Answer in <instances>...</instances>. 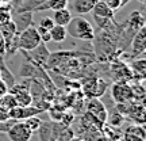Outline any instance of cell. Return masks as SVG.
<instances>
[{
    "label": "cell",
    "instance_id": "cell-1",
    "mask_svg": "<svg viewBox=\"0 0 146 141\" xmlns=\"http://www.w3.org/2000/svg\"><path fill=\"white\" fill-rule=\"evenodd\" d=\"M66 33L74 39H80L84 42H92L95 38V29L92 23L83 16H74L66 26Z\"/></svg>",
    "mask_w": 146,
    "mask_h": 141
},
{
    "label": "cell",
    "instance_id": "cell-2",
    "mask_svg": "<svg viewBox=\"0 0 146 141\" xmlns=\"http://www.w3.org/2000/svg\"><path fill=\"white\" fill-rule=\"evenodd\" d=\"M18 42H19V50H33L41 43V37L36 31V27L30 26L26 30L18 33Z\"/></svg>",
    "mask_w": 146,
    "mask_h": 141
},
{
    "label": "cell",
    "instance_id": "cell-3",
    "mask_svg": "<svg viewBox=\"0 0 146 141\" xmlns=\"http://www.w3.org/2000/svg\"><path fill=\"white\" fill-rule=\"evenodd\" d=\"M21 52L27 61H31V63L39 65V67H46L47 60L50 57V52H49V49H47L46 43H43V42H41V43L36 47H34L33 50H29V52L21 50Z\"/></svg>",
    "mask_w": 146,
    "mask_h": 141
},
{
    "label": "cell",
    "instance_id": "cell-4",
    "mask_svg": "<svg viewBox=\"0 0 146 141\" xmlns=\"http://www.w3.org/2000/svg\"><path fill=\"white\" fill-rule=\"evenodd\" d=\"M33 134L34 133L25 124V121H16L10 128V130L7 132V136H8L10 141H30Z\"/></svg>",
    "mask_w": 146,
    "mask_h": 141
},
{
    "label": "cell",
    "instance_id": "cell-5",
    "mask_svg": "<svg viewBox=\"0 0 146 141\" xmlns=\"http://www.w3.org/2000/svg\"><path fill=\"white\" fill-rule=\"evenodd\" d=\"M111 92H112V99L116 103H127L133 100L131 87L127 82H116L115 84H112Z\"/></svg>",
    "mask_w": 146,
    "mask_h": 141
},
{
    "label": "cell",
    "instance_id": "cell-6",
    "mask_svg": "<svg viewBox=\"0 0 146 141\" xmlns=\"http://www.w3.org/2000/svg\"><path fill=\"white\" fill-rule=\"evenodd\" d=\"M145 49H146V29L142 27L139 29L138 31L135 33V35L131 39V43H130V57H139L145 53Z\"/></svg>",
    "mask_w": 146,
    "mask_h": 141
},
{
    "label": "cell",
    "instance_id": "cell-7",
    "mask_svg": "<svg viewBox=\"0 0 146 141\" xmlns=\"http://www.w3.org/2000/svg\"><path fill=\"white\" fill-rule=\"evenodd\" d=\"M87 113H89L92 117H95L100 124H104L107 121V115H108V111L104 107L103 102L98 99V98H91V100L87 105Z\"/></svg>",
    "mask_w": 146,
    "mask_h": 141
},
{
    "label": "cell",
    "instance_id": "cell-8",
    "mask_svg": "<svg viewBox=\"0 0 146 141\" xmlns=\"http://www.w3.org/2000/svg\"><path fill=\"white\" fill-rule=\"evenodd\" d=\"M11 21L15 23L16 31L21 33L26 30L27 27L34 26V12L27 11V12H14L11 15Z\"/></svg>",
    "mask_w": 146,
    "mask_h": 141
},
{
    "label": "cell",
    "instance_id": "cell-9",
    "mask_svg": "<svg viewBox=\"0 0 146 141\" xmlns=\"http://www.w3.org/2000/svg\"><path fill=\"white\" fill-rule=\"evenodd\" d=\"M126 115H127L131 121H134L135 124H138V125H143V124H145V109H143V105H142V103L129 102Z\"/></svg>",
    "mask_w": 146,
    "mask_h": 141
},
{
    "label": "cell",
    "instance_id": "cell-10",
    "mask_svg": "<svg viewBox=\"0 0 146 141\" xmlns=\"http://www.w3.org/2000/svg\"><path fill=\"white\" fill-rule=\"evenodd\" d=\"M122 141H145V129L143 125H130L122 134Z\"/></svg>",
    "mask_w": 146,
    "mask_h": 141
},
{
    "label": "cell",
    "instance_id": "cell-11",
    "mask_svg": "<svg viewBox=\"0 0 146 141\" xmlns=\"http://www.w3.org/2000/svg\"><path fill=\"white\" fill-rule=\"evenodd\" d=\"M91 86L92 87H84V92L88 98H99L102 95H104L106 90H107V84L99 79L91 80Z\"/></svg>",
    "mask_w": 146,
    "mask_h": 141
},
{
    "label": "cell",
    "instance_id": "cell-12",
    "mask_svg": "<svg viewBox=\"0 0 146 141\" xmlns=\"http://www.w3.org/2000/svg\"><path fill=\"white\" fill-rule=\"evenodd\" d=\"M0 79L7 84L8 90L16 84V76L10 71V68L5 65V58L4 56H0Z\"/></svg>",
    "mask_w": 146,
    "mask_h": 141
},
{
    "label": "cell",
    "instance_id": "cell-13",
    "mask_svg": "<svg viewBox=\"0 0 146 141\" xmlns=\"http://www.w3.org/2000/svg\"><path fill=\"white\" fill-rule=\"evenodd\" d=\"M99 0H73L72 3V10L77 14V15H85L89 14L94 5L98 3Z\"/></svg>",
    "mask_w": 146,
    "mask_h": 141
},
{
    "label": "cell",
    "instance_id": "cell-14",
    "mask_svg": "<svg viewBox=\"0 0 146 141\" xmlns=\"http://www.w3.org/2000/svg\"><path fill=\"white\" fill-rule=\"evenodd\" d=\"M69 0H46L35 8L34 12H42V11H57L61 8H66Z\"/></svg>",
    "mask_w": 146,
    "mask_h": 141
},
{
    "label": "cell",
    "instance_id": "cell-15",
    "mask_svg": "<svg viewBox=\"0 0 146 141\" xmlns=\"http://www.w3.org/2000/svg\"><path fill=\"white\" fill-rule=\"evenodd\" d=\"M54 25H58V26H64L66 27L68 23L72 19V11L66 8H61V10L53 11V16H52Z\"/></svg>",
    "mask_w": 146,
    "mask_h": 141
},
{
    "label": "cell",
    "instance_id": "cell-16",
    "mask_svg": "<svg viewBox=\"0 0 146 141\" xmlns=\"http://www.w3.org/2000/svg\"><path fill=\"white\" fill-rule=\"evenodd\" d=\"M92 15L102 16V18H110V19H115V11H112L108 5L106 4L103 0H99L92 8Z\"/></svg>",
    "mask_w": 146,
    "mask_h": 141
},
{
    "label": "cell",
    "instance_id": "cell-17",
    "mask_svg": "<svg viewBox=\"0 0 146 141\" xmlns=\"http://www.w3.org/2000/svg\"><path fill=\"white\" fill-rule=\"evenodd\" d=\"M68 37V33H66V27L64 26H58V25H54V26L50 29V41H53L54 43H62Z\"/></svg>",
    "mask_w": 146,
    "mask_h": 141
},
{
    "label": "cell",
    "instance_id": "cell-18",
    "mask_svg": "<svg viewBox=\"0 0 146 141\" xmlns=\"http://www.w3.org/2000/svg\"><path fill=\"white\" fill-rule=\"evenodd\" d=\"M130 69H131V72H133V76L138 78V80L142 82V80L145 79V73H146V61H145V58L141 57L139 60H135L134 63L131 64Z\"/></svg>",
    "mask_w": 146,
    "mask_h": 141
},
{
    "label": "cell",
    "instance_id": "cell-19",
    "mask_svg": "<svg viewBox=\"0 0 146 141\" xmlns=\"http://www.w3.org/2000/svg\"><path fill=\"white\" fill-rule=\"evenodd\" d=\"M43 1H46V0H23L21 4L18 5L16 8H14L12 11L14 12H27V11L34 12L36 7L39 4H42Z\"/></svg>",
    "mask_w": 146,
    "mask_h": 141
},
{
    "label": "cell",
    "instance_id": "cell-20",
    "mask_svg": "<svg viewBox=\"0 0 146 141\" xmlns=\"http://www.w3.org/2000/svg\"><path fill=\"white\" fill-rule=\"evenodd\" d=\"M0 31H1V34H3V37H4L5 43H7L8 41H11V39L18 34L15 23H14L12 21H8V22H5L4 25H1V26H0Z\"/></svg>",
    "mask_w": 146,
    "mask_h": 141
},
{
    "label": "cell",
    "instance_id": "cell-21",
    "mask_svg": "<svg viewBox=\"0 0 146 141\" xmlns=\"http://www.w3.org/2000/svg\"><path fill=\"white\" fill-rule=\"evenodd\" d=\"M11 15H12L11 3H1L0 4V26L4 25L5 22L11 21Z\"/></svg>",
    "mask_w": 146,
    "mask_h": 141
},
{
    "label": "cell",
    "instance_id": "cell-22",
    "mask_svg": "<svg viewBox=\"0 0 146 141\" xmlns=\"http://www.w3.org/2000/svg\"><path fill=\"white\" fill-rule=\"evenodd\" d=\"M92 19H94L96 26L99 27L100 30H108L115 25V19H110V18H102V16L92 15Z\"/></svg>",
    "mask_w": 146,
    "mask_h": 141
},
{
    "label": "cell",
    "instance_id": "cell-23",
    "mask_svg": "<svg viewBox=\"0 0 146 141\" xmlns=\"http://www.w3.org/2000/svg\"><path fill=\"white\" fill-rule=\"evenodd\" d=\"M15 106H18V105H16V100L11 92H7L3 98H0V107L3 110H5L7 113H8V110H11L12 107H15Z\"/></svg>",
    "mask_w": 146,
    "mask_h": 141
},
{
    "label": "cell",
    "instance_id": "cell-24",
    "mask_svg": "<svg viewBox=\"0 0 146 141\" xmlns=\"http://www.w3.org/2000/svg\"><path fill=\"white\" fill-rule=\"evenodd\" d=\"M131 87V92H133V99L134 100H142L145 98V88L142 87V82H135L134 86Z\"/></svg>",
    "mask_w": 146,
    "mask_h": 141
},
{
    "label": "cell",
    "instance_id": "cell-25",
    "mask_svg": "<svg viewBox=\"0 0 146 141\" xmlns=\"http://www.w3.org/2000/svg\"><path fill=\"white\" fill-rule=\"evenodd\" d=\"M107 121H108V125L119 128V126L123 124V121H125V115H122L120 113H118V111L115 110L114 114L107 115Z\"/></svg>",
    "mask_w": 146,
    "mask_h": 141
},
{
    "label": "cell",
    "instance_id": "cell-26",
    "mask_svg": "<svg viewBox=\"0 0 146 141\" xmlns=\"http://www.w3.org/2000/svg\"><path fill=\"white\" fill-rule=\"evenodd\" d=\"M23 121H25V124L30 128V130H31L33 133H35V132L38 130V128H39V125H41V122H42V120L38 115L29 117V118H26V120H23Z\"/></svg>",
    "mask_w": 146,
    "mask_h": 141
},
{
    "label": "cell",
    "instance_id": "cell-27",
    "mask_svg": "<svg viewBox=\"0 0 146 141\" xmlns=\"http://www.w3.org/2000/svg\"><path fill=\"white\" fill-rule=\"evenodd\" d=\"M36 31H38V34L41 37V41L43 42V43H49V42H50V30L38 26L36 27Z\"/></svg>",
    "mask_w": 146,
    "mask_h": 141
},
{
    "label": "cell",
    "instance_id": "cell-28",
    "mask_svg": "<svg viewBox=\"0 0 146 141\" xmlns=\"http://www.w3.org/2000/svg\"><path fill=\"white\" fill-rule=\"evenodd\" d=\"M106 4L108 5L112 11H119L120 8H123V4H122V0H103Z\"/></svg>",
    "mask_w": 146,
    "mask_h": 141
},
{
    "label": "cell",
    "instance_id": "cell-29",
    "mask_svg": "<svg viewBox=\"0 0 146 141\" xmlns=\"http://www.w3.org/2000/svg\"><path fill=\"white\" fill-rule=\"evenodd\" d=\"M15 122H16L15 120H11V118L4 120V121H0V133H7V132L10 130V128L14 125Z\"/></svg>",
    "mask_w": 146,
    "mask_h": 141
},
{
    "label": "cell",
    "instance_id": "cell-30",
    "mask_svg": "<svg viewBox=\"0 0 146 141\" xmlns=\"http://www.w3.org/2000/svg\"><path fill=\"white\" fill-rule=\"evenodd\" d=\"M38 26H41V27H43V29L50 30V29L54 26V22H53V19L50 18V16H45V18H42L41 21H39Z\"/></svg>",
    "mask_w": 146,
    "mask_h": 141
},
{
    "label": "cell",
    "instance_id": "cell-31",
    "mask_svg": "<svg viewBox=\"0 0 146 141\" xmlns=\"http://www.w3.org/2000/svg\"><path fill=\"white\" fill-rule=\"evenodd\" d=\"M5 54V39L1 31H0V56H4Z\"/></svg>",
    "mask_w": 146,
    "mask_h": 141
},
{
    "label": "cell",
    "instance_id": "cell-32",
    "mask_svg": "<svg viewBox=\"0 0 146 141\" xmlns=\"http://www.w3.org/2000/svg\"><path fill=\"white\" fill-rule=\"evenodd\" d=\"M7 92H8V87H7V84L0 79V98H3Z\"/></svg>",
    "mask_w": 146,
    "mask_h": 141
},
{
    "label": "cell",
    "instance_id": "cell-33",
    "mask_svg": "<svg viewBox=\"0 0 146 141\" xmlns=\"http://www.w3.org/2000/svg\"><path fill=\"white\" fill-rule=\"evenodd\" d=\"M22 1H23V0H12V1H11V5H12V10H14V8H16V7H18L19 4H21Z\"/></svg>",
    "mask_w": 146,
    "mask_h": 141
},
{
    "label": "cell",
    "instance_id": "cell-34",
    "mask_svg": "<svg viewBox=\"0 0 146 141\" xmlns=\"http://www.w3.org/2000/svg\"><path fill=\"white\" fill-rule=\"evenodd\" d=\"M66 141H84V140H83V138H80V137L73 136L72 138H69V140H66Z\"/></svg>",
    "mask_w": 146,
    "mask_h": 141
},
{
    "label": "cell",
    "instance_id": "cell-35",
    "mask_svg": "<svg viewBox=\"0 0 146 141\" xmlns=\"http://www.w3.org/2000/svg\"><path fill=\"white\" fill-rule=\"evenodd\" d=\"M131 0H122V4H123V7H125L126 4H129V3H130Z\"/></svg>",
    "mask_w": 146,
    "mask_h": 141
},
{
    "label": "cell",
    "instance_id": "cell-36",
    "mask_svg": "<svg viewBox=\"0 0 146 141\" xmlns=\"http://www.w3.org/2000/svg\"><path fill=\"white\" fill-rule=\"evenodd\" d=\"M0 1H1V3H11L12 0H0Z\"/></svg>",
    "mask_w": 146,
    "mask_h": 141
},
{
    "label": "cell",
    "instance_id": "cell-37",
    "mask_svg": "<svg viewBox=\"0 0 146 141\" xmlns=\"http://www.w3.org/2000/svg\"><path fill=\"white\" fill-rule=\"evenodd\" d=\"M57 141H65V140H64V138H62V137H61V136H60V137H58V138H57Z\"/></svg>",
    "mask_w": 146,
    "mask_h": 141
},
{
    "label": "cell",
    "instance_id": "cell-38",
    "mask_svg": "<svg viewBox=\"0 0 146 141\" xmlns=\"http://www.w3.org/2000/svg\"><path fill=\"white\" fill-rule=\"evenodd\" d=\"M137 1H139L141 4H143V3H145V0H137Z\"/></svg>",
    "mask_w": 146,
    "mask_h": 141
},
{
    "label": "cell",
    "instance_id": "cell-39",
    "mask_svg": "<svg viewBox=\"0 0 146 141\" xmlns=\"http://www.w3.org/2000/svg\"><path fill=\"white\" fill-rule=\"evenodd\" d=\"M115 141H122V140H115Z\"/></svg>",
    "mask_w": 146,
    "mask_h": 141
},
{
    "label": "cell",
    "instance_id": "cell-40",
    "mask_svg": "<svg viewBox=\"0 0 146 141\" xmlns=\"http://www.w3.org/2000/svg\"><path fill=\"white\" fill-rule=\"evenodd\" d=\"M0 4H1V1H0Z\"/></svg>",
    "mask_w": 146,
    "mask_h": 141
}]
</instances>
